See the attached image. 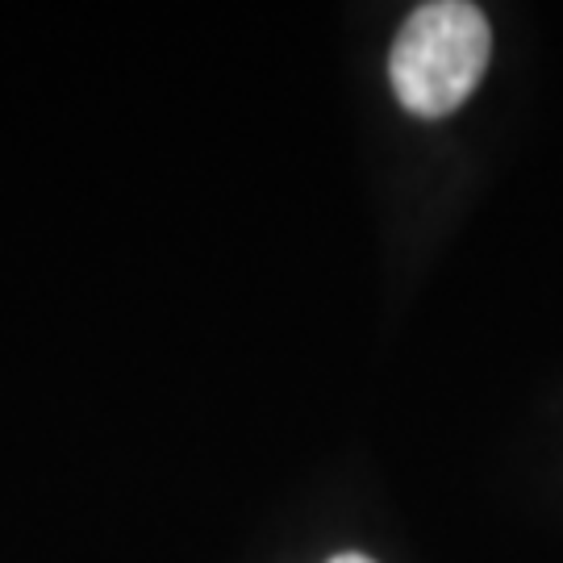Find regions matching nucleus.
I'll return each mask as SVG.
<instances>
[{"label":"nucleus","instance_id":"1","mask_svg":"<svg viewBox=\"0 0 563 563\" xmlns=\"http://www.w3.org/2000/svg\"><path fill=\"white\" fill-rule=\"evenodd\" d=\"M488 18L463 0H430L413 9L388 55L397 101L418 118L455 113L488 67Z\"/></svg>","mask_w":563,"mask_h":563},{"label":"nucleus","instance_id":"2","mask_svg":"<svg viewBox=\"0 0 563 563\" xmlns=\"http://www.w3.org/2000/svg\"><path fill=\"white\" fill-rule=\"evenodd\" d=\"M330 563H376V560H367V555H355V551H346V555H334Z\"/></svg>","mask_w":563,"mask_h":563}]
</instances>
